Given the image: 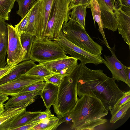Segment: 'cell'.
I'll use <instances>...</instances> for the list:
<instances>
[{"mask_svg": "<svg viewBox=\"0 0 130 130\" xmlns=\"http://www.w3.org/2000/svg\"><path fill=\"white\" fill-rule=\"evenodd\" d=\"M67 56L62 47L53 40L45 37H35L33 42L30 58L39 63L66 57Z\"/></svg>", "mask_w": 130, "mask_h": 130, "instance_id": "obj_6", "label": "cell"}, {"mask_svg": "<svg viewBox=\"0 0 130 130\" xmlns=\"http://www.w3.org/2000/svg\"><path fill=\"white\" fill-rule=\"evenodd\" d=\"M41 112V111L31 112L27 111L26 110L18 115L15 120L10 126L9 130H14L17 128L26 124Z\"/></svg>", "mask_w": 130, "mask_h": 130, "instance_id": "obj_19", "label": "cell"}, {"mask_svg": "<svg viewBox=\"0 0 130 130\" xmlns=\"http://www.w3.org/2000/svg\"><path fill=\"white\" fill-rule=\"evenodd\" d=\"M129 101H130V90L127 92H126L124 95L120 98L114 105L113 108L110 111L117 109L122 105Z\"/></svg>", "mask_w": 130, "mask_h": 130, "instance_id": "obj_32", "label": "cell"}, {"mask_svg": "<svg viewBox=\"0 0 130 130\" xmlns=\"http://www.w3.org/2000/svg\"><path fill=\"white\" fill-rule=\"evenodd\" d=\"M118 13V32L130 48V11L124 12L119 8Z\"/></svg>", "mask_w": 130, "mask_h": 130, "instance_id": "obj_15", "label": "cell"}, {"mask_svg": "<svg viewBox=\"0 0 130 130\" xmlns=\"http://www.w3.org/2000/svg\"><path fill=\"white\" fill-rule=\"evenodd\" d=\"M31 104L29 103L22 106L5 109L3 112L0 114V126L26 110L27 107Z\"/></svg>", "mask_w": 130, "mask_h": 130, "instance_id": "obj_21", "label": "cell"}, {"mask_svg": "<svg viewBox=\"0 0 130 130\" xmlns=\"http://www.w3.org/2000/svg\"><path fill=\"white\" fill-rule=\"evenodd\" d=\"M130 106V101H129L117 109L110 111L111 117L110 123H114L119 120L123 118L126 115Z\"/></svg>", "mask_w": 130, "mask_h": 130, "instance_id": "obj_24", "label": "cell"}, {"mask_svg": "<svg viewBox=\"0 0 130 130\" xmlns=\"http://www.w3.org/2000/svg\"><path fill=\"white\" fill-rule=\"evenodd\" d=\"M62 31L71 42L89 52L101 56L102 46L95 42L85 30L76 22L71 19L63 24Z\"/></svg>", "mask_w": 130, "mask_h": 130, "instance_id": "obj_5", "label": "cell"}, {"mask_svg": "<svg viewBox=\"0 0 130 130\" xmlns=\"http://www.w3.org/2000/svg\"><path fill=\"white\" fill-rule=\"evenodd\" d=\"M8 42L7 64L9 65L23 61L26 53L22 46L20 35L16 28L11 25L7 24Z\"/></svg>", "mask_w": 130, "mask_h": 130, "instance_id": "obj_9", "label": "cell"}, {"mask_svg": "<svg viewBox=\"0 0 130 130\" xmlns=\"http://www.w3.org/2000/svg\"><path fill=\"white\" fill-rule=\"evenodd\" d=\"M78 59L71 56L39 63L55 74L64 76L68 75L78 65Z\"/></svg>", "mask_w": 130, "mask_h": 130, "instance_id": "obj_11", "label": "cell"}, {"mask_svg": "<svg viewBox=\"0 0 130 130\" xmlns=\"http://www.w3.org/2000/svg\"><path fill=\"white\" fill-rule=\"evenodd\" d=\"M124 67L126 73L128 83L130 84V67H126L124 65Z\"/></svg>", "mask_w": 130, "mask_h": 130, "instance_id": "obj_39", "label": "cell"}, {"mask_svg": "<svg viewBox=\"0 0 130 130\" xmlns=\"http://www.w3.org/2000/svg\"><path fill=\"white\" fill-rule=\"evenodd\" d=\"M5 110L3 104L0 103V114L3 112Z\"/></svg>", "mask_w": 130, "mask_h": 130, "instance_id": "obj_40", "label": "cell"}, {"mask_svg": "<svg viewBox=\"0 0 130 130\" xmlns=\"http://www.w3.org/2000/svg\"><path fill=\"white\" fill-rule=\"evenodd\" d=\"M53 115L50 109H46L45 111L41 112L37 116L32 119L27 124L38 123L41 120L44 119Z\"/></svg>", "mask_w": 130, "mask_h": 130, "instance_id": "obj_31", "label": "cell"}, {"mask_svg": "<svg viewBox=\"0 0 130 130\" xmlns=\"http://www.w3.org/2000/svg\"><path fill=\"white\" fill-rule=\"evenodd\" d=\"M59 119L55 116L47 122L38 123L33 127L31 130H53L58 126Z\"/></svg>", "mask_w": 130, "mask_h": 130, "instance_id": "obj_26", "label": "cell"}, {"mask_svg": "<svg viewBox=\"0 0 130 130\" xmlns=\"http://www.w3.org/2000/svg\"><path fill=\"white\" fill-rule=\"evenodd\" d=\"M46 83V82H44V81H41L32 84L23 89L18 94L38 90L41 91L44 87Z\"/></svg>", "mask_w": 130, "mask_h": 130, "instance_id": "obj_29", "label": "cell"}, {"mask_svg": "<svg viewBox=\"0 0 130 130\" xmlns=\"http://www.w3.org/2000/svg\"><path fill=\"white\" fill-rule=\"evenodd\" d=\"M30 10L22 19L20 22L15 25L14 27L16 28L20 35L22 34L25 33L27 25L29 20Z\"/></svg>", "mask_w": 130, "mask_h": 130, "instance_id": "obj_28", "label": "cell"}, {"mask_svg": "<svg viewBox=\"0 0 130 130\" xmlns=\"http://www.w3.org/2000/svg\"><path fill=\"white\" fill-rule=\"evenodd\" d=\"M58 86L46 82L41 91L40 96L46 109H50L54 104L58 92Z\"/></svg>", "mask_w": 130, "mask_h": 130, "instance_id": "obj_17", "label": "cell"}, {"mask_svg": "<svg viewBox=\"0 0 130 130\" xmlns=\"http://www.w3.org/2000/svg\"><path fill=\"white\" fill-rule=\"evenodd\" d=\"M54 0H37L31 6L26 31L38 38L45 37Z\"/></svg>", "mask_w": 130, "mask_h": 130, "instance_id": "obj_4", "label": "cell"}, {"mask_svg": "<svg viewBox=\"0 0 130 130\" xmlns=\"http://www.w3.org/2000/svg\"><path fill=\"white\" fill-rule=\"evenodd\" d=\"M5 20L0 18V68L7 64L6 58L8 42V30Z\"/></svg>", "mask_w": 130, "mask_h": 130, "instance_id": "obj_16", "label": "cell"}, {"mask_svg": "<svg viewBox=\"0 0 130 130\" xmlns=\"http://www.w3.org/2000/svg\"><path fill=\"white\" fill-rule=\"evenodd\" d=\"M9 99L7 95L0 93V103L3 104L4 102Z\"/></svg>", "mask_w": 130, "mask_h": 130, "instance_id": "obj_38", "label": "cell"}, {"mask_svg": "<svg viewBox=\"0 0 130 130\" xmlns=\"http://www.w3.org/2000/svg\"><path fill=\"white\" fill-rule=\"evenodd\" d=\"M55 74L44 66L39 64L31 68L25 74L44 78Z\"/></svg>", "mask_w": 130, "mask_h": 130, "instance_id": "obj_25", "label": "cell"}, {"mask_svg": "<svg viewBox=\"0 0 130 130\" xmlns=\"http://www.w3.org/2000/svg\"><path fill=\"white\" fill-rule=\"evenodd\" d=\"M115 45L112 48H109L111 55V56L104 55L105 59L104 63L111 73L112 77L115 80L121 81L126 83L130 87V84L128 83L124 65L117 58L115 54Z\"/></svg>", "mask_w": 130, "mask_h": 130, "instance_id": "obj_12", "label": "cell"}, {"mask_svg": "<svg viewBox=\"0 0 130 130\" xmlns=\"http://www.w3.org/2000/svg\"><path fill=\"white\" fill-rule=\"evenodd\" d=\"M41 81H44L43 78L25 74L0 85V93L8 96H14L28 86Z\"/></svg>", "mask_w": 130, "mask_h": 130, "instance_id": "obj_10", "label": "cell"}, {"mask_svg": "<svg viewBox=\"0 0 130 130\" xmlns=\"http://www.w3.org/2000/svg\"><path fill=\"white\" fill-rule=\"evenodd\" d=\"M16 0H0V18L8 20Z\"/></svg>", "mask_w": 130, "mask_h": 130, "instance_id": "obj_23", "label": "cell"}, {"mask_svg": "<svg viewBox=\"0 0 130 130\" xmlns=\"http://www.w3.org/2000/svg\"><path fill=\"white\" fill-rule=\"evenodd\" d=\"M68 113L72 119L71 129L93 130L107 122L104 118L108 112L100 100L84 95Z\"/></svg>", "mask_w": 130, "mask_h": 130, "instance_id": "obj_2", "label": "cell"}, {"mask_svg": "<svg viewBox=\"0 0 130 130\" xmlns=\"http://www.w3.org/2000/svg\"><path fill=\"white\" fill-rule=\"evenodd\" d=\"M91 0H71L69 8L70 11L74 6L79 5L87 4L90 3Z\"/></svg>", "mask_w": 130, "mask_h": 130, "instance_id": "obj_35", "label": "cell"}, {"mask_svg": "<svg viewBox=\"0 0 130 130\" xmlns=\"http://www.w3.org/2000/svg\"><path fill=\"white\" fill-rule=\"evenodd\" d=\"M41 91L38 90L27 92L12 96L3 105L5 109L21 106L29 103L32 104L35 101L36 97L40 95Z\"/></svg>", "mask_w": 130, "mask_h": 130, "instance_id": "obj_13", "label": "cell"}, {"mask_svg": "<svg viewBox=\"0 0 130 130\" xmlns=\"http://www.w3.org/2000/svg\"><path fill=\"white\" fill-rule=\"evenodd\" d=\"M88 5H79L73 7L70 12V19L77 22L85 29L86 9Z\"/></svg>", "mask_w": 130, "mask_h": 130, "instance_id": "obj_20", "label": "cell"}, {"mask_svg": "<svg viewBox=\"0 0 130 130\" xmlns=\"http://www.w3.org/2000/svg\"><path fill=\"white\" fill-rule=\"evenodd\" d=\"M115 81L102 70H91L82 64L77 85V95L79 98L84 95L96 98L110 111L126 92L120 89Z\"/></svg>", "mask_w": 130, "mask_h": 130, "instance_id": "obj_1", "label": "cell"}, {"mask_svg": "<svg viewBox=\"0 0 130 130\" xmlns=\"http://www.w3.org/2000/svg\"><path fill=\"white\" fill-rule=\"evenodd\" d=\"M69 0H54L48 21L45 37L53 40L62 30L63 24L70 19Z\"/></svg>", "mask_w": 130, "mask_h": 130, "instance_id": "obj_7", "label": "cell"}, {"mask_svg": "<svg viewBox=\"0 0 130 130\" xmlns=\"http://www.w3.org/2000/svg\"><path fill=\"white\" fill-rule=\"evenodd\" d=\"M82 66L81 63L78 64L68 75L64 77L58 87L57 97L53 106L54 112L59 118L72 109L78 99L77 87Z\"/></svg>", "mask_w": 130, "mask_h": 130, "instance_id": "obj_3", "label": "cell"}, {"mask_svg": "<svg viewBox=\"0 0 130 130\" xmlns=\"http://www.w3.org/2000/svg\"><path fill=\"white\" fill-rule=\"evenodd\" d=\"M59 119L58 126L64 122H65L67 124L70 123L71 124L72 119L68 112L64 115L61 118Z\"/></svg>", "mask_w": 130, "mask_h": 130, "instance_id": "obj_36", "label": "cell"}, {"mask_svg": "<svg viewBox=\"0 0 130 130\" xmlns=\"http://www.w3.org/2000/svg\"><path fill=\"white\" fill-rule=\"evenodd\" d=\"M33 0H16L19 5V9L16 13L23 18L30 9Z\"/></svg>", "mask_w": 130, "mask_h": 130, "instance_id": "obj_27", "label": "cell"}, {"mask_svg": "<svg viewBox=\"0 0 130 130\" xmlns=\"http://www.w3.org/2000/svg\"><path fill=\"white\" fill-rule=\"evenodd\" d=\"M90 8L91 10L94 22L98 23L100 32L102 36L104 44L109 49L110 48L106 38L104 31L103 25L101 18V12L98 0H91L88 5L87 8Z\"/></svg>", "mask_w": 130, "mask_h": 130, "instance_id": "obj_18", "label": "cell"}, {"mask_svg": "<svg viewBox=\"0 0 130 130\" xmlns=\"http://www.w3.org/2000/svg\"><path fill=\"white\" fill-rule=\"evenodd\" d=\"M130 0H117L118 7L124 12L130 11Z\"/></svg>", "mask_w": 130, "mask_h": 130, "instance_id": "obj_34", "label": "cell"}, {"mask_svg": "<svg viewBox=\"0 0 130 130\" xmlns=\"http://www.w3.org/2000/svg\"><path fill=\"white\" fill-rule=\"evenodd\" d=\"M64 77L60 75L55 74L43 78L44 81L59 86Z\"/></svg>", "mask_w": 130, "mask_h": 130, "instance_id": "obj_30", "label": "cell"}, {"mask_svg": "<svg viewBox=\"0 0 130 130\" xmlns=\"http://www.w3.org/2000/svg\"><path fill=\"white\" fill-rule=\"evenodd\" d=\"M19 63L17 62L11 64H7L4 67L0 68V79L10 72Z\"/></svg>", "mask_w": 130, "mask_h": 130, "instance_id": "obj_33", "label": "cell"}, {"mask_svg": "<svg viewBox=\"0 0 130 130\" xmlns=\"http://www.w3.org/2000/svg\"><path fill=\"white\" fill-rule=\"evenodd\" d=\"M36 36L28 33H24L20 35V39L22 47L26 53L23 61L30 60L32 44Z\"/></svg>", "mask_w": 130, "mask_h": 130, "instance_id": "obj_22", "label": "cell"}, {"mask_svg": "<svg viewBox=\"0 0 130 130\" xmlns=\"http://www.w3.org/2000/svg\"><path fill=\"white\" fill-rule=\"evenodd\" d=\"M69 0L70 1H70H71V0Z\"/></svg>", "mask_w": 130, "mask_h": 130, "instance_id": "obj_42", "label": "cell"}, {"mask_svg": "<svg viewBox=\"0 0 130 130\" xmlns=\"http://www.w3.org/2000/svg\"><path fill=\"white\" fill-rule=\"evenodd\" d=\"M36 64L35 63V61L32 59L23 61L20 63L12 71L0 79V85L25 74Z\"/></svg>", "mask_w": 130, "mask_h": 130, "instance_id": "obj_14", "label": "cell"}, {"mask_svg": "<svg viewBox=\"0 0 130 130\" xmlns=\"http://www.w3.org/2000/svg\"><path fill=\"white\" fill-rule=\"evenodd\" d=\"M36 0H32V4H31V5H32L33 4V3L35 1H36Z\"/></svg>", "mask_w": 130, "mask_h": 130, "instance_id": "obj_41", "label": "cell"}, {"mask_svg": "<svg viewBox=\"0 0 130 130\" xmlns=\"http://www.w3.org/2000/svg\"><path fill=\"white\" fill-rule=\"evenodd\" d=\"M53 41L59 45L66 54L79 60L83 65L93 63L97 65L103 63L102 56L93 54L74 44L67 38L62 30Z\"/></svg>", "mask_w": 130, "mask_h": 130, "instance_id": "obj_8", "label": "cell"}, {"mask_svg": "<svg viewBox=\"0 0 130 130\" xmlns=\"http://www.w3.org/2000/svg\"><path fill=\"white\" fill-rule=\"evenodd\" d=\"M37 124H27L15 128L14 130H31L32 127Z\"/></svg>", "mask_w": 130, "mask_h": 130, "instance_id": "obj_37", "label": "cell"}]
</instances>
